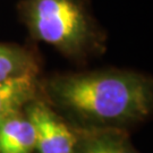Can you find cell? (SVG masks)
<instances>
[{
  "instance_id": "obj_5",
  "label": "cell",
  "mask_w": 153,
  "mask_h": 153,
  "mask_svg": "<svg viewBox=\"0 0 153 153\" xmlns=\"http://www.w3.org/2000/svg\"><path fill=\"white\" fill-rule=\"evenodd\" d=\"M0 153H35V129L24 109L0 121Z\"/></svg>"
},
{
  "instance_id": "obj_2",
  "label": "cell",
  "mask_w": 153,
  "mask_h": 153,
  "mask_svg": "<svg viewBox=\"0 0 153 153\" xmlns=\"http://www.w3.org/2000/svg\"><path fill=\"white\" fill-rule=\"evenodd\" d=\"M17 13L30 36L67 59L85 62L107 49V35L88 0H19Z\"/></svg>"
},
{
  "instance_id": "obj_6",
  "label": "cell",
  "mask_w": 153,
  "mask_h": 153,
  "mask_svg": "<svg viewBox=\"0 0 153 153\" xmlns=\"http://www.w3.org/2000/svg\"><path fill=\"white\" fill-rule=\"evenodd\" d=\"M40 59L30 48L0 43V82L24 76H39Z\"/></svg>"
},
{
  "instance_id": "obj_7",
  "label": "cell",
  "mask_w": 153,
  "mask_h": 153,
  "mask_svg": "<svg viewBox=\"0 0 153 153\" xmlns=\"http://www.w3.org/2000/svg\"><path fill=\"white\" fill-rule=\"evenodd\" d=\"M40 97L38 76H24L0 82V121L18 112Z\"/></svg>"
},
{
  "instance_id": "obj_4",
  "label": "cell",
  "mask_w": 153,
  "mask_h": 153,
  "mask_svg": "<svg viewBox=\"0 0 153 153\" xmlns=\"http://www.w3.org/2000/svg\"><path fill=\"white\" fill-rule=\"evenodd\" d=\"M73 153H138L128 131L117 128L77 129Z\"/></svg>"
},
{
  "instance_id": "obj_3",
  "label": "cell",
  "mask_w": 153,
  "mask_h": 153,
  "mask_svg": "<svg viewBox=\"0 0 153 153\" xmlns=\"http://www.w3.org/2000/svg\"><path fill=\"white\" fill-rule=\"evenodd\" d=\"M35 129V153H73L77 128L62 118L41 97L24 107Z\"/></svg>"
},
{
  "instance_id": "obj_1",
  "label": "cell",
  "mask_w": 153,
  "mask_h": 153,
  "mask_svg": "<svg viewBox=\"0 0 153 153\" xmlns=\"http://www.w3.org/2000/svg\"><path fill=\"white\" fill-rule=\"evenodd\" d=\"M40 97L77 129L128 131L151 115L153 85L127 69L64 73L40 82Z\"/></svg>"
}]
</instances>
